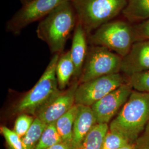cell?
Instances as JSON below:
<instances>
[{
    "label": "cell",
    "instance_id": "1",
    "mask_svg": "<svg viewBox=\"0 0 149 149\" xmlns=\"http://www.w3.org/2000/svg\"><path fill=\"white\" fill-rule=\"evenodd\" d=\"M149 122V93L133 90L128 101L110 122L109 129L134 144Z\"/></svg>",
    "mask_w": 149,
    "mask_h": 149
},
{
    "label": "cell",
    "instance_id": "2",
    "mask_svg": "<svg viewBox=\"0 0 149 149\" xmlns=\"http://www.w3.org/2000/svg\"><path fill=\"white\" fill-rule=\"evenodd\" d=\"M77 18L71 1L58 6L39 21L36 33L38 37L48 43L54 53L61 52L74 31Z\"/></svg>",
    "mask_w": 149,
    "mask_h": 149
},
{
    "label": "cell",
    "instance_id": "3",
    "mask_svg": "<svg viewBox=\"0 0 149 149\" xmlns=\"http://www.w3.org/2000/svg\"><path fill=\"white\" fill-rule=\"evenodd\" d=\"M128 0H72L77 22L88 36L122 13Z\"/></svg>",
    "mask_w": 149,
    "mask_h": 149
},
{
    "label": "cell",
    "instance_id": "4",
    "mask_svg": "<svg viewBox=\"0 0 149 149\" xmlns=\"http://www.w3.org/2000/svg\"><path fill=\"white\" fill-rule=\"evenodd\" d=\"M88 37L93 45L107 48L122 58L128 54L135 42L133 27L121 20L107 23Z\"/></svg>",
    "mask_w": 149,
    "mask_h": 149
},
{
    "label": "cell",
    "instance_id": "5",
    "mask_svg": "<svg viewBox=\"0 0 149 149\" xmlns=\"http://www.w3.org/2000/svg\"><path fill=\"white\" fill-rule=\"evenodd\" d=\"M59 57L56 54L52 58L36 85L17 106V112L35 114L59 92L56 69Z\"/></svg>",
    "mask_w": 149,
    "mask_h": 149
},
{
    "label": "cell",
    "instance_id": "6",
    "mask_svg": "<svg viewBox=\"0 0 149 149\" xmlns=\"http://www.w3.org/2000/svg\"><path fill=\"white\" fill-rule=\"evenodd\" d=\"M122 61L121 56L107 48L93 45L87 54L81 82L120 72Z\"/></svg>",
    "mask_w": 149,
    "mask_h": 149
},
{
    "label": "cell",
    "instance_id": "7",
    "mask_svg": "<svg viewBox=\"0 0 149 149\" xmlns=\"http://www.w3.org/2000/svg\"><path fill=\"white\" fill-rule=\"evenodd\" d=\"M72 0H32L22 6L7 22L6 30L18 34L33 23L40 21L58 6Z\"/></svg>",
    "mask_w": 149,
    "mask_h": 149
},
{
    "label": "cell",
    "instance_id": "8",
    "mask_svg": "<svg viewBox=\"0 0 149 149\" xmlns=\"http://www.w3.org/2000/svg\"><path fill=\"white\" fill-rule=\"evenodd\" d=\"M127 82V77L119 72L82 83L75 92V104L91 107Z\"/></svg>",
    "mask_w": 149,
    "mask_h": 149
},
{
    "label": "cell",
    "instance_id": "9",
    "mask_svg": "<svg viewBox=\"0 0 149 149\" xmlns=\"http://www.w3.org/2000/svg\"><path fill=\"white\" fill-rule=\"evenodd\" d=\"M128 83H125L102 98L91 107L98 124L111 122L128 101L132 91Z\"/></svg>",
    "mask_w": 149,
    "mask_h": 149
},
{
    "label": "cell",
    "instance_id": "10",
    "mask_svg": "<svg viewBox=\"0 0 149 149\" xmlns=\"http://www.w3.org/2000/svg\"><path fill=\"white\" fill-rule=\"evenodd\" d=\"M77 87L74 86L65 93L59 92L38 111L37 117L47 125L56 122L75 104Z\"/></svg>",
    "mask_w": 149,
    "mask_h": 149
},
{
    "label": "cell",
    "instance_id": "11",
    "mask_svg": "<svg viewBox=\"0 0 149 149\" xmlns=\"http://www.w3.org/2000/svg\"><path fill=\"white\" fill-rule=\"evenodd\" d=\"M149 70V40L135 42L122 58L120 72L126 77Z\"/></svg>",
    "mask_w": 149,
    "mask_h": 149
},
{
    "label": "cell",
    "instance_id": "12",
    "mask_svg": "<svg viewBox=\"0 0 149 149\" xmlns=\"http://www.w3.org/2000/svg\"><path fill=\"white\" fill-rule=\"evenodd\" d=\"M78 105V111L73 128L72 149H76L92 128L97 124L95 116L91 107Z\"/></svg>",
    "mask_w": 149,
    "mask_h": 149
},
{
    "label": "cell",
    "instance_id": "13",
    "mask_svg": "<svg viewBox=\"0 0 149 149\" xmlns=\"http://www.w3.org/2000/svg\"><path fill=\"white\" fill-rule=\"evenodd\" d=\"M88 37L84 27L77 22L74 28L71 50V56L74 65V74L78 75L81 71L87 56V37Z\"/></svg>",
    "mask_w": 149,
    "mask_h": 149
},
{
    "label": "cell",
    "instance_id": "14",
    "mask_svg": "<svg viewBox=\"0 0 149 149\" xmlns=\"http://www.w3.org/2000/svg\"><path fill=\"white\" fill-rule=\"evenodd\" d=\"M122 13L130 22L146 21L149 19V0H128Z\"/></svg>",
    "mask_w": 149,
    "mask_h": 149
},
{
    "label": "cell",
    "instance_id": "15",
    "mask_svg": "<svg viewBox=\"0 0 149 149\" xmlns=\"http://www.w3.org/2000/svg\"><path fill=\"white\" fill-rule=\"evenodd\" d=\"M78 111V105L75 104L68 112L55 122L56 128L63 142L71 147L74 120Z\"/></svg>",
    "mask_w": 149,
    "mask_h": 149
},
{
    "label": "cell",
    "instance_id": "16",
    "mask_svg": "<svg viewBox=\"0 0 149 149\" xmlns=\"http://www.w3.org/2000/svg\"><path fill=\"white\" fill-rule=\"evenodd\" d=\"M109 130L108 124H97L86 136L76 149H101Z\"/></svg>",
    "mask_w": 149,
    "mask_h": 149
},
{
    "label": "cell",
    "instance_id": "17",
    "mask_svg": "<svg viewBox=\"0 0 149 149\" xmlns=\"http://www.w3.org/2000/svg\"><path fill=\"white\" fill-rule=\"evenodd\" d=\"M74 64L70 51L59 57L56 69L59 88L63 89L66 87L72 74H74Z\"/></svg>",
    "mask_w": 149,
    "mask_h": 149
},
{
    "label": "cell",
    "instance_id": "18",
    "mask_svg": "<svg viewBox=\"0 0 149 149\" xmlns=\"http://www.w3.org/2000/svg\"><path fill=\"white\" fill-rule=\"evenodd\" d=\"M47 125L39 118H36L31 128L22 138L24 149H35Z\"/></svg>",
    "mask_w": 149,
    "mask_h": 149
},
{
    "label": "cell",
    "instance_id": "19",
    "mask_svg": "<svg viewBox=\"0 0 149 149\" xmlns=\"http://www.w3.org/2000/svg\"><path fill=\"white\" fill-rule=\"evenodd\" d=\"M62 141L56 128L55 123H51L45 128L35 149H48Z\"/></svg>",
    "mask_w": 149,
    "mask_h": 149
},
{
    "label": "cell",
    "instance_id": "20",
    "mask_svg": "<svg viewBox=\"0 0 149 149\" xmlns=\"http://www.w3.org/2000/svg\"><path fill=\"white\" fill-rule=\"evenodd\" d=\"M127 82L133 90L149 93V70L127 77Z\"/></svg>",
    "mask_w": 149,
    "mask_h": 149
},
{
    "label": "cell",
    "instance_id": "21",
    "mask_svg": "<svg viewBox=\"0 0 149 149\" xmlns=\"http://www.w3.org/2000/svg\"><path fill=\"white\" fill-rule=\"evenodd\" d=\"M130 144L122 135L117 132L108 130L101 149H119Z\"/></svg>",
    "mask_w": 149,
    "mask_h": 149
},
{
    "label": "cell",
    "instance_id": "22",
    "mask_svg": "<svg viewBox=\"0 0 149 149\" xmlns=\"http://www.w3.org/2000/svg\"><path fill=\"white\" fill-rule=\"evenodd\" d=\"M1 132L10 149H24L22 138L14 130H11L6 127H2L1 128Z\"/></svg>",
    "mask_w": 149,
    "mask_h": 149
},
{
    "label": "cell",
    "instance_id": "23",
    "mask_svg": "<svg viewBox=\"0 0 149 149\" xmlns=\"http://www.w3.org/2000/svg\"><path fill=\"white\" fill-rule=\"evenodd\" d=\"M34 120V118L23 114L16 119L13 130L22 138L31 128Z\"/></svg>",
    "mask_w": 149,
    "mask_h": 149
},
{
    "label": "cell",
    "instance_id": "24",
    "mask_svg": "<svg viewBox=\"0 0 149 149\" xmlns=\"http://www.w3.org/2000/svg\"><path fill=\"white\" fill-rule=\"evenodd\" d=\"M133 28L135 42L149 40V19L139 23Z\"/></svg>",
    "mask_w": 149,
    "mask_h": 149
},
{
    "label": "cell",
    "instance_id": "25",
    "mask_svg": "<svg viewBox=\"0 0 149 149\" xmlns=\"http://www.w3.org/2000/svg\"><path fill=\"white\" fill-rule=\"evenodd\" d=\"M134 145L135 149H149V122Z\"/></svg>",
    "mask_w": 149,
    "mask_h": 149
},
{
    "label": "cell",
    "instance_id": "26",
    "mask_svg": "<svg viewBox=\"0 0 149 149\" xmlns=\"http://www.w3.org/2000/svg\"><path fill=\"white\" fill-rule=\"evenodd\" d=\"M48 149H72L71 146L64 142H60L55 144Z\"/></svg>",
    "mask_w": 149,
    "mask_h": 149
},
{
    "label": "cell",
    "instance_id": "27",
    "mask_svg": "<svg viewBox=\"0 0 149 149\" xmlns=\"http://www.w3.org/2000/svg\"><path fill=\"white\" fill-rule=\"evenodd\" d=\"M119 149H135L134 144H129Z\"/></svg>",
    "mask_w": 149,
    "mask_h": 149
},
{
    "label": "cell",
    "instance_id": "28",
    "mask_svg": "<svg viewBox=\"0 0 149 149\" xmlns=\"http://www.w3.org/2000/svg\"><path fill=\"white\" fill-rule=\"evenodd\" d=\"M19 1H21V2L22 3L23 5H24L27 4V3H28L29 2H30L32 0H19Z\"/></svg>",
    "mask_w": 149,
    "mask_h": 149
}]
</instances>
